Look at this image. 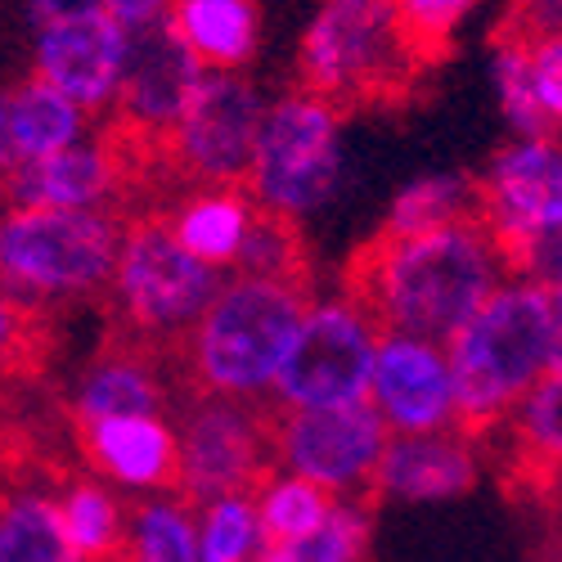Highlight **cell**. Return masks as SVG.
I'll return each instance as SVG.
<instances>
[{
  "label": "cell",
  "mask_w": 562,
  "mask_h": 562,
  "mask_svg": "<svg viewBox=\"0 0 562 562\" xmlns=\"http://www.w3.org/2000/svg\"><path fill=\"white\" fill-rule=\"evenodd\" d=\"M508 274V252L477 216H468L405 239L373 234L347 261L342 293H351L383 334L446 347Z\"/></svg>",
  "instance_id": "cell-1"
},
{
  "label": "cell",
  "mask_w": 562,
  "mask_h": 562,
  "mask_svg": "<svg viewBox=\"0 0 562 562\" xmlns=\"http://www.w3.org/2000/svg\"><path fill=\"white\" fill-rule=\"evenodd\" d=\"M311 297V284L225 274L199 324L180 338L184 392L270 405L279 364L297 338Z\"/></svg>",
  "instance_id": "cell-2"
},
{
  "label": "cell",
  "mask_w": 562,
  "mask_h": 562,
  "mask_svg": "<svg viewBox=\"0 0 562 562\" xmlns=\"http://www.w3.org/2000/svg\"><path fill=\"white\" fill-rule=\"evenodd\" d=\"M454 373L459 428L491 441L518 401L553 369V315L549 297L508 274L491 302L446 342Z\"/></svg>",
  "instance_id": "cell-3"
},
{
  "label": "cell",
  "mask_w": 562,
  "mask_h": 562,
  "mask_svg": "<svg viewBox=\"0 0 562 562\" xmlns=\"http://www.w3.org/2000/svg\"><path fill=\"white\" fill-rule=\"evenodd\" d=\"M428 72L392 0H315L297 41V86L347 109L387 104Z\"/></svg>",
  "instance_id": "cell-4"
},
{
  "label": "cell",
  "mask_w": 562,
  "mask_h": 562,
  "mask_svg": "<svg viewBox=\"0 0 562 562\" xmlns=\"http://www.w3.org/2000/svg\"><path fill=\"white\" fill-rule=\"evenodd\" d=\"M122 216L0 207V293L23 311L104 297L117 261Z\"/></svg>",
  "instance_id": "cell-5"
},
{
  "label": "cell",
  "mask_w": 562,
  "mask_h": 562,
  "mask_svg": "<svg viewBox=\"0 0 562 562\" xmlns=\"http://www.w3.org/2000/svg\"><path fill=\"white\" fill-rule=\"evenodd\" d=\"M347 180V113L329 100L293 86L266 100L257 149L244 190L257 212L289 225L319 216Z\"/></svg>",
  "instance_id": "cell-6"
},
{
  "label": "cell",
  "mask_w": 562,
  "mask_h": 562,
  "mask_svg": "<svg viewBox=\"0 0 562 562\" xmlns=\"http://www.w3.org/2000/svg\"><path fill=\"white\" fill-rule=\"evenodd\" d=\"M221 279L225 274L194 261L176 244L162 212H139L122 221L117 261H113L104 297L122 324L126 342L180 347V338L194 329L207 302L216 297Z\"/></svg>",
  "instance_id": "cell-7"
},
{
  "label": "cell",
  "mask_w": 562,
  "mask_h": 562,
  "mask_svg": "<svg viewBox=\"0 0 562 562\" xmlns=\"http://www.w3.org/2000/svg\"><path fill=\"white\" fill-rule=\"evenodd\" d=\"M379 324L351 293H315L279 364L270 409H334L369 396Z\"/></svg>",
  "instance_id": "cell-8"
},
{
  "label": "cell",
  "mask_w": 562,
  "mask_h": 562,
  "mask_svg": "<svg viewBox=\"0 0 562 562\" xmlns=\"http://www.w3.org/2000/svg\"><path fill=\"white\" fill-rule=\"evenodd\" d=\"M392 432L369 401L334 409H270V468L334 499H369Z\"/></svg>",
  "instance_id": "cell-9"
},
{
  "label": "cell",
  "mask_w": 562,
  "mask_h": 562,
  "mask_svg": "<svg viewBox=\"0 0 562 562\" xmlns=\"http://www.w3.org/2000/svg\"><path fill=\"white\" fill-rule=\"evenodd\" d=\"M171 424L180 450L176 491L190 504L252 491L270 473V405L184 392Z\"/></svg>",
  "instance_id": "cell-10"
},
{
  "label": "cell",
  "mask_w": 562,
  "mask_h": 562,
  "mask_svg": "<svg viewBox=\"0 0 562 562\" xmlns=\"http://www.w3.org/2000/svg\"><path fill=\"white\" fill-rule=\"evenodd\" d=\"M266 117V95L248 72H203L190 109L171 126L158 158L190 190L199 184H244Z\"/></svg>",
  "instance_id": "cell-11"
},
{
  "label": "cell",
  "mask_w": 562,
  "mask_h": 562,
  "mask_svg": "<svg viewBox=\"0 0 562 562\" xmlns=\"http://www.w3.org/2000/svg\"><path fill=\"white\" fill-rule=\"evenodd\" d=\"M477 190V221L504 252L562 225V135H508L491 154Z\"/></svg>",
  "instance_id": "cell-12"
},
{
  "label": "cell",
  "mask_w": 562,
  "mask_h": 562,
  "mask_svg": "<svg viewBox=\"0 0 562 562\" xmlns=\"http://www.w3.org/2000/svg\"><path fill=\"white\" fill-rule=\"evenodd\" d=\"M199 81H203V68L167 32V23L131 32V55H126V72H122L117 100L109 113L113 117L109 135L122 139V145L135 154V162L158 158L171 126L180 122L184 109H190Z\"/></svg>",
  "instance_id": "cell-13"
},
{
  "label": "cell",
  "mask_w": 562,
  "mask_h": 562,
  "mask_svg": "<svg viewBox=\"0 0 562 562\" xmlns=\"http://www.w3.org/2000/svg\"><path fill=\"white\" fill-rule=\"evenodd\" d=\"M373 414L383 418L392 437H424L459 428L454 405V373L441 342L409 338V334H379L369 369V396Z\"/></svg>",
  "instance_id": "cell-14"
},
{
  "label": "cell",
  "mask_w": 562,
  "mask_h": 562,
  "mask_svg": "<svg viewBox=\"0 0 562 562\" xmlns=\"http://www.w3.org/2000/svg\"><path fill=\"white\" fill-rule=\"evenodd\" d=\"M131 55V32L113 14L32 32V77L55 86L90 122L109 117Z\"/></svg>",
  "instance_id": "cell-15"
},
{
  "label": "cell",
  "mask_w": 562,
  "mask_h": 562,
  "mask_svg": "<svg viewBox=\"0 0 562 562\" xmlns=\"http://www.w3.org/2000/svg\"><path fill=\"white\" fill-rule=\"evenodd\" d=\"M135 154L109 131H90L72 149L19 167L0 194L10 207H55V212H113L126 190Z\"/></svg>",
  "instance_id": "cell-16"
},
{
  "label": "cell",
  "mask_w": 562,
  "mask_h": 562,
  "mask_svg": "<svg viewBox=\"0 0 562 562\" xmlns=\"http://www.w3.org/2000/svg\"><path fill=\"white\" fill-rule=\"evenodd\" d=\"M77 450L90 468V477L113 486L122 499H145L176 491L180 450L171 414H126L100 418L77 428Z\"/></svg>",
  "instance_id": "cell-17"
},
{
  "label": "cell",
  "mask_w": 562,
  "mask_h": 562,
  "mask_svg": "<svg viewBox=\"0 0 562 562\" xmlns=\"http://www.w3.org/2000/svg\"><path fill=\"white\" fill-rule=\"evenodd\" d=\"M486 441L450 428V432H424V437H392L379 473H373V495L387 504H441L459 499L482 482Z\"/></svg>",
  "instance_id": "cell-18"
},
{
  "label": "cell",
  "mask_w": 562,
  "mask_h": 562,
  "mask_svg": "<svg viewBox=\"0 0 562 562\" xmlns=\"http://www.w3.org/2000/svg\"><path fill=\"white\" fill-rule=\"evenodd\" d=\"M68 409L77 428L126 414H171V379L154 347L113 342L81 369Z\"/></svg>",
  "instance_id": "cell-19"
},
{
  "label": "cell",
  "mask_w": 562,
  "mask_h": 562,
  "mask_svg": "<svg viewBox=\"0 0 562 562\" xmlns=\"http://www.w3.org/2000/svg\"><path fill=\"white\" fill-rule=\"evenodd\" d=\"M162 221L194 261L212 266L216 274H229L257 221V203L248 199L244 184H199V190H184L162 212Z\"/></svg>",
  "instance_id": "cell-20"
},
{
  "label": "cell",
  "mask_w": 562,
  "mask_h": 562,
  "mask_svg": "<svg viewBox=\"0 0 562 562\" xmlns=\"http://www.w3.org/2000/svg\"><path fill=\"white\" fill-rule=\"evenodd\" d=\"M167 32L203 72H248L261 55L257 0H171Z\"/></svg>",
  "instance_id": "cell-21"
},
{
  "label": "cell",
  "mask_w": 562,
  "mask_h": 562,
  "mask_svg": "<svg viewBox=\"0 0 562 562\" xmlns=\"http://www.w3.org/2000/svg\"><path fill=\"white\" fill-rule=\"evenodd\" d=\"M5 117H10V139H14L19 167L55 158L95 131V122H90L72 100H64L55 86H45L32 72L23 81L5 86Z\"/></svg>",
  "instance_id": "cell-22"
},
{
  "label": "cell",
  "mask_w": 562,
  "mask_h": 562,
  "mask_svg": "<svg viewBox=\"0 0 562 562\" xmlns=\"http://www.w3.org/2000/svg\"><path fill=\"white\" fill-rule=\"evenodd\" d=\"M59 527L77 562H122L131 504L100 477H72L55 491Z\"/></svg>",
  "instance_id": "cell-23"
},
{
  "label": "cell",
  "mask_w": 562,
  "mask_h": 562,
  "mask_svg": "<svg viewBox=\"0 0 562 562\" xmlns=\"http://www.w3.org/2000/svg\"><path fill=\"white\" fill-rule=\"evenodd\" d=\"M513 473L536 482H562V369H549L544 379L518 401L504 418Z\"/></svg>",
  "instance_id": "cell-24"
},
{
  "label": "cell",
  "mask_w": 562,
  "mask_h": 562,
  "mask_svg": "<svg viewBox=\"0 0 562 562\" xmlns=\"http://www.w3.org/2000/svg\"><path fill=\"white\" fill-rule=\"evenodd\" d=\"M477 216V190L473 176L463 171H424L405 180L392 194L379 234L383 239H405V234H424V229H441L454 221Z\"/></svg>",
  "instance_id": "cell-25"
},
{
  "label": "cell",
  "mask_w": 562,
  "mask_h": 562,
  "mask_svg": "<svg viewBox=\"0 0 562 562\" xmlns=\"http://www.w3.org/2000/svg\"><path fill=\"white\" fill-rule=\"evenodd\" d=\"M122 562H203L194 536V504L180 491L135 499L126 513Z\"/></svg>",
  "instance_id": "cell-26"
},
{
  "label": "cell",
  "mask_w": 562,
  "mask_h": 562,
  "mask_svg": "<svg viewBox=\"0 0 562 562\" xmlns=\"http://www.w3.org/2000/svg\"><path fill=\"white\" fill-rule=\"evenodd\" d=\"M0 562H77L59 527L55 491L14 486L0 495Z\"/></svg>",
  "instance_id": "cell-27"
},
{
  "label": "cell",
  "mask_w": 562,
  "mask_h": 562,
  "mask_svg": "<svg viewBox=\"0 0 562 562\" xmlns=\"http://www.w3.org/2000/svg\"><path fill=\"white\" fill-rule=\"evenodd\" d=\"M194 536H199L203 562H257L270 549L252 491H234V495L194 504Z\"/></svg>",
  "instance_id": "cell-28"
},
{
  "label": "cell",
  "mask_w": 562,
  "mask_h": 562,
  "mask_svg": "<svg viewBox=\"0 0 562 562\" xmlns=\"http://www.w3.org/2000/svg\"><path fill=\"white\" fill-rule=\"evenodd\" d=\"M373 540V508L369 499H334L329 518L311 536L270 544L257 562H364Z\"/></svg>",
  "instance_id": "cell-29"
},
{
  "label": "cell",
  "mask_w": 562,
  "mask_h": 562,
  "mask_svg": "<svg viewBox=\"0 0 562 562\" xmlns=\"http://www.w3.org/2000/svg\"><path fill=\"white\" fill-rule=\"evenodd\" d=\"M252 499H257L266 544H289V540L311 536L334 508V495H324L319 486H311L293 473H279V468H270V473L252 486Z\"/></svg>",
  "instance_id": "cell-30"
},
{
  "label": "cell",
  "mask_w": 562,
  "mask_h": 562,
  "mask_svg": "<svg viewBox=\"0 0 562 562\" xmlns=\"http://www.w3.org/2000/svg\"><path fill=\"white\" fill-rule=\"evenodd\" d=\"M491 86H495V104L508 122V135H549L540 104H536V86H531V41L495 32L491 36Z\"/></svg>",
  "instance_id": "cell-31"
},
{
  "label": "cell",
  "mask_w": 562,
  "mask_h": 562,
  "mask_svg": "<svg viewBox=\"0 0 562 562\" xmlns=\"http://www.w3.org/2000/svg\"><path fill=\"white\" fill-rule=\"evenodd\" d=\"M229 274H252V279H284V284H311V257L302 244V225H289L279 216L257 212L244 252Z\"/></svg>",
  "instance_id": "cell-32"
},
{
  "label": "cell",
  "mask_w": 562,
  "mask_h": 562,
  "mask_svg": "<svg viewBox=\"0 0 562 562\" xmlns=\"http://www.w3.org/2000/svg\"><path fill=\"white\" fill-rule=\"evenodd\" d=\"M486 0H392V10L414 45V55L428 68L450 50V41L459 36V27L473 19Z\"/></svg>",
  "instance_id": "cell-33"
},
{
  "label": "cell",
  "mask_w": 562,
  "mask_h": 562,
  "mask_svg": "<svg viewBox=\"0 0 562 562\" xmlns=\"http://www.w3.org/2000/svg\"><path fill=\"white\" fill-rule=\"evenodd\" d=\"M508 270L536 284L549 297H562V225L536 234L531 244H522L518 252H508Z\"/></svg>",
  "instance_id": "cell-34"
},
{
  "label": "cell",
  "mask_w": 562,
  "mask_h": 562,
  "mask_svg": "<svg viewBox=\"0 0 562 562\" xmlns=\"http://www.w3.org/2000/svg\"><path fill=\"white\" fill-rule=\"evenodd\" d=\"M531 86L549 135H562V36L531 41Z\"/></svg>",
  "instance_id": "cell-35"
},
{
  "label": "cell",
  "mask_w": 562,
  "mask_h": 562,
  "mask_svg": "<svg viewBox=\"0 0 562 562\" xmlns=\"http://www.w3.org/2000/svg\"><path fill=\"white\" fill-rule=\"evenodd\" d=\"M504 32L522 36V41H544L562 36V0H513Z\"/></svg>",
  "instance_id": "cell-36"
},
{
  "label": "cell",
  "mask_w": 562,
  "mask_h": 562,
  "mask_svg": "<svg viewBox=\"0 0 562 562\" xmlns=\"http://www.w3.org/2000/svg\"><path fill=\"white\" fill-rule=\"evenodd\" d=\"M109 14L104 0H27V23L36 27H55V23H77V19H95Z\"/></svg>",
  "instance_id": "cell-37"
},
{
  "label": "cell",
  "mask_w": 562,
  "mask_h": 562,
  "mask_svg": "<svg viewBox=\"0 0 562 562\" xmlns=\"http://www.w3.org/2000/svg\"><path fill=\"white\" fill-rule=\"evenodd\" d=\"M27 342H32V311H23L14 297L0 293V369L14 364Z\"/></svg>",
  "instance_id": "cell-38"
},
{
  "label": "cell",
  "mask_w": 562,
  "mask_h": 562,
  "mask_svg": "<svg viewBox=\"0 0 562 562\" xmlns=\"http://www.w3.org/2000/svg\"><path fill=\"white\" fill-rule=\"evenodd\" d=\"M104 5H109V14H113L126 32H145V27L167 23L171 0H104Z\"/></svg>",
  "instance_id": "cell-39"
},
{
  "label": "cell",
  "mask_w": 562,
  "mask_h": 562,
  "mask_svg": "<svg viewBox=\"0 0 562 562\" xmlns=\"http://www.w3.org/2000/svg\"><path fill=\"white\" fill-rule=\"evenodd\" d=\"M19 171V154H14V139H10V117H5V86H0V184Z\"/></svg>",
  "instance_id": "cell-40"
},
{
  "label": "cell",
  "mask_w": 562,
  "mask_h": 562,
  "mask_svg": "<svg viewBox=\"0 0 562 562\" xmlns=\"http://www.w3.org/2000/svg\"><path fill=\"white\" fill-rule=\"evenodd\" d=\"M549 315H553V369H562V297H549Z\"/></svg>",
  "instance_id": "cell-41"
},
{
  "label": "cell",
  "mask_w": 562,
  "mask_h": 562,
  "mask_svg": "<svg viewBox=\"0 0 562 562\" xmlns=\"http://www.w3.org/2000/svg\"><path fill=\"white\" fill-rule=\"evenodd\" d=\"M544 562H562V544H558V549H553V553H549Z\"/></svg>",
  "instance_id": "cell-42"
}]
</instances>
